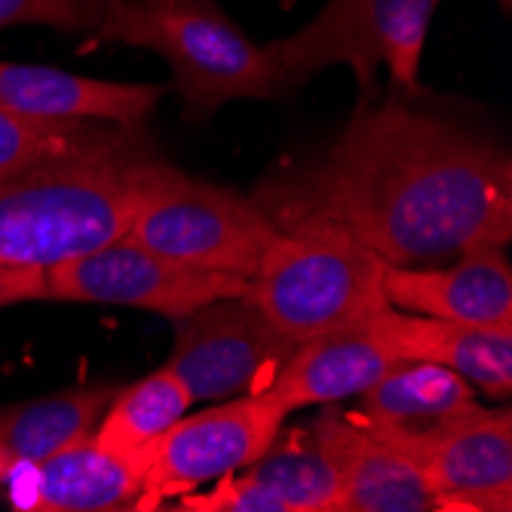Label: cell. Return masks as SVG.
Listing matches in <instances>:
<instances>
[{
    "label": "cell",
    "instance_id": "6da1fadb",
    "mask_svg": "<svg viewBox=\"0 0 512 512\" xmlns=\"http://www.w3.org/2000/svg\"><path fill=\"white\" fill-rule=\"evenodd\" d=\"M421 92L362 96L319 157L255 191L279 230L332 227L387 264L454 258L512 240V163L488 135L430 111Z\"/></svg>",
    "mask_w": 512,
    "mask_h": 512
},
{
    "label": "cell",
    "instance_id": "7a4b0ae2",
    "mask_svg": "<svg viewBox=\"0 0 512 512\" xmlns=\"http://www.w3.org/2000/svg\"><path fill=\"white\" fill-rule=\"evenodd\" d=\"M154 163L129 138L4 175L0 264L46 273L126 237Z\"/></svg>",
    "mask_w": 512,
    "mask_h": 512
},
{
    "label": "cell",
    "instance_id": "8992f818",
    "mask_svg": "<svg viewBox=\"0 0 512 512\" xmlns=\"http://www.w3.org/2000/svg\"><path fill=\"white\" fill-rule=\"evenodd\" d=\"M279 227L249 197L194 178L163 160L135 206L126 240L172 261L252 279Z\"/></svg>",
    "mask_w": 512,
    "mask_h": 512
},
{
    "label": "cell",
    "instance_id": "52a82bcc",
    "mask_svg": "<svg viewBox=\"0 0 512 512\" xmlns=\"http://www.w3.org/2000/svg\"><path fill=\"white\" fill-rule=\"evenodd\" d=\"M289 411L267 393L234 396L221 405L184 414L145 451V488L138 512L163 509L227 473H240L270 448Z\"/></svg>",
    "mask_w": 512,
    "mask_h": 512
},
{
    "label": "cell",
    "instance_id": "ac0fdd59",
    "mask_svg": "<svg viewBox=\"0 0 512 512\" xmlns=\"http://www.w3.org/2000/svg\"><path fill=\"white\" fill-rule=\"evenodd\" d=\"M359 417L390 427H424L476 402V387L436 362H402L356 396Z\"/></svg>",
    "mask_w": 512,
    "mask_h": 512
},
{
    "label": "cell",
    "instance_id": "30bf717a",
    "mask_svg": "<svg viewBox=\"0 0 512 512\" xmlns=\"http://www.w3.org/2000/svg\"><path fill=\"white\" fill-rule=\"evenodd\" d=\"M249 295V279L172 261L126 237L46 270V298L120 304L178 319L203 304Z\"/></svg>",
    "mask_w": 512,
    "mask_h": 512
},
{
    "label": "cell",
    "instance_id": "d4e9b609",
    "mask_svg": "<svg viewBox=\"0 0 512 512\" xmlns=\"http://www.w3.org/2000/svg\"><path fill=\"white\" fill-rule=\"evenodd\" d=\"M497 4H500V10L509 16V10H512V0H497Z\"/></svg>",
    "mask_w": 512,
    "mask_h": 512
},
{
    "label": "cell",
    "instance_id": "d6986e66",
    "mask_svg": "<svg viewBox=\"0 0 512 512\" xmlns=\"http://www.w3.org/2000/svg\"><path fill=\"white\" fill-rule=\"evenodd\" d=\"M191 405L194 393L188 384L169 365H163L142 381L114 393L96 430H92V439L108 451L145 457V451L163 439L191 411Z\"/></svg>",
    "mask_w": 512,
    "mask_h": 512
},
{
    "label": "cell",
    "instance_id": "277c9868",
    "mask_svg": "<svg viewBox=\"0 0 512 512\" xmlns=\"http://www.w3.org/2000/svg\"><path fill=\"white\" fill-rule=\"evenodd\" d=\"M384 258L332 227L279 230L249 279V298L295 344L384 307Z\"/></svg>",
    "mask_w": 512,
    "mask_h": 512
},
{
    "label": "cell",
    "instance_id": "9c48e42d",
    "mask_svg": "<svg viewBox=\"0 0 512 512\" xmlns=\"http://www.w3.org/2000/svg\"><path fill=\"white\" fill-rule=\"evenodd\" d=\"M172 322L175 344L166 365L188 384L194 402L264 393L298 347L249 295L203 304Z\"/></svg>",
    "mask_w": 512,
    "mask_h": 512
},
{
    "label": "cell",
    "instance_id": "ffe728a7",
    "mask_svg": "<svg viewBox=\"0 0 512 512\" xmlns=\"http://www.w3.org/2000/svg\"><path fill=\"white\" fill-rule=\"evenodd\" d=\"M246 470L283 500L286 512H338L341 476L310 427L279 430L270 448Z\"/></svg>",
    "mask_w": 512,
    "mask_h": 512
},
{
    "label": "cell",
    "instance_id": "5bb4252c",
    "mask_svg": "<svg viewBox=\"0 0 512 512\" xmlns=\"http://www.w3.org/2000/svg\"><path fill=\"white\" fill-rule=\"evenodd\" d=\"M160 96L163 86L96 80L50 65L0 62V111L31 120H99L138 129Z\"/></svg>",
    "mask_w": 512,
    "mask_h": 512
},
{
    "label": "cell",
    "instance_id": "9a60e30c",
    "mask_svg": "<svg viewBox=\"0 0 512 512\" xmlns=\"http://www.w3.org/2000/svg\"><path fill=\"white\" fill-rule=\"evenodd\" d=\"M402 362L365 316L362 322L301 341L264 393L289 414L310 405H335L365 393Z\"/></svg>",
    "mask_w": 512,
    "mask_h": 512
},
{
    "label": "cell",
    "instance_id": "2e32d148",
    "mask_svg": "<svg viewBox=\"0 0 512 512\" xmlns=\"http://www.w3.org/2000/svg\"><path fill=\"white\" fill-rule=\"evenodd\" d=\"M142 488L145 457L108 451L92 436H86L40 463L34 512L135 509Z\"/></svg>",
    "mask_w": 512,
    "mask_h": 512
},
{
    "label": "cell",
    "instance_id": "7c38bea8",
    "mask_svg": "<svg viewBox=\"0 0 512 512\" xmlns=\"http://www.w3.org/2000/svg\"><path fill=\"white\" fill-rule=\"evenodd\" d=\"M384 301L396 310L473 325H512V267L503 246H476L433 264H384Z\"/></svg>",
    "mask_w": 512,
    "mask_h": 512
},
{
    "label": "cell",
    "instance_id": "ba28073f",
    "mask_svg": "<svg viewBox=\"0 0 512 512\" xmlns=\"http://www.w3.org/2000/svg\"><path fill=\"white\" fill-rule=\"evenodd\" d=\"M371 427L381 430L417 463V470L430 482L442 512L512 509V411L509 408H482L479 402H473L424 427H390V424H371Z\"/></svg>",
    "mask_w": 512,
    "mask_h": 512
},
{
    "label": "cell",
    "instance_id": "44dd1931",
    "mask_svg": "<svg viewBox=\"0 0 512 512\" xmlns=\"http://www.w3.org/2000/svg\"><path fill=\"white\" fill-rule=\"evenodd\" d=\"M132 132L99 120H31L0 111V178L46 160L129 142Z\"/></svg>",
    "mask_w": 512,
    "mask_h": 512
},
{
    "label": "cell",
    "instance_id": "5b68a950",
    "mask_svg": "<svg viewBox=\"0 0 512 512\" xmlns=\"http://www.w3.org/2000/svg\"><path fill=\"white\" fill-rule=\"evenodd\" d=\"M442 0H329L304 28L264 43L286 86L350 65L362 96H375L378 71L390 89L421 92V62Z\"/></svg>",
    "mask_w": 512,
    "mask_h": 512
},
{
    "label": "cell",
    "instance_id": "e0dca14e",
    "mask_svg": "<svg viewBox=\"0 0 512 512\" xmlns=\"http://www.w3.org/2000/svg\"><path fill=\"white\" fill-rule=\"evenodd\" d=\"M117 387L89 384L0 408V457L43 463L92 436Z\"/></svg>",
    "mask_w": 512,
    "mask_h": 512
},
{
    "label": "cell",
    "instance_id": "4fadbf2b",
    "mask_svg": "<svg viewBox=\"0 0 512 512\" xmlns=\"http://www.w3.org/2000/svg\"><path fill=\"white\" fill-rule=\"evenodd\" d=\"M378 338L405 362H436L476 390L506 399L512 393V325H473L396 310L390 304L368 316Z\"/></svg>",
    "mask_w": 512,
    "mask_h": 512
},
{
    "label": "cell",
    "instance_id": "7402d4cb",
    "mask_svg": "<svg viewBox=\"0 0 512 512\" xmlns=\"http://www.w3.org/2000/svg\"><path fill=\"white\" fill-rule=\"evenodd\" d=\"M178 512H286L283 500L270 494L249 470L215 479L209 491H191L175 500Z\"/></svg>",
    "mask_w": 512,
    "mask_h": 512
},
{
    "label": "cell",
    "instance_id": "603a6c76",
    "mask_svg": "<svg viewBox=\"0 0 512 512\" xmlns=\"http://www.w3.org/2000/svg\"><path fill=\"white\" fill-rule=\"evenodd\" d=\"M111 0H0V28L50 25L59 31H96Z\"/></svg>",
    "mask_w": 512,
    "mask_h": 512
},
{
    "label": "cell",
    "instance_id": "8fae6325",
    "mask_svg": "<svg viewBox=\"0 0 512 512\" xmlns=\"http://www.w3.org/2000/svg\"><path fill=\"white\" fill-rule=\"evenodd\" d=\"M310 430L338 467V512H442L417 463L353 411H325Z\"/></svg>",
    "mask_w": 512,
    "mask_h": 512
},
{
    "label": "cell",
    "instance_id": "cb8c5ba5",
    "mask_svg": "<svg viewBox=\"0 0 512 512\" xmlns=\"http://www.w3.org/2000/svg\"><path fill=\"white\" fill-rule=\"evenodd\" d=\"M25 301H46V273L0 264V310Z\"/></svg>",
    "mask_w": 512,
    "mask_h": 512
},
{
    "label": "cell",
    "instance_id": "3957f363",
    "mask_svg": "<svg viewBox=\"0 0 512 512\" xmlns=\"http://www.w3.org/2000/svg\"><path fill=\"white\" fill-rule=\"evenodd\" d=\"M89 40L160 53L197 117L237 99H279L289 89L264 43L243 34L215 0H111Z\"/></svg>",
    "mask_w": 512,
    "mask_h": 512
}]
</instances>
